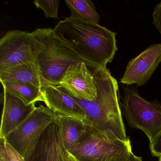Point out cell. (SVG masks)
Masks as SVG:
<instances>
[{"instance_id": "ffe728a7", "label": "cell", "mask_w": 161, "mask_h": 161, "mask_svg": "<svg viewBox=\"0 0 161 161\" xmlns=\"http://www.w3.org/2000/svg\"><path fill=\"white\" fill-rule=\"evenodd\" d=\"M150 149L153 156L159 157L161 155V131L153 142L150 143Z\"/></svg>"}, {"instance_id": "603a6c76", "label": "cell", "mask_w": 161, "mask_h": 161, "mask_svg": "<svg viewBox=\"0 0 161 161\" xmlns=\"http://www.w3.org/2000/svg\"><path fill=\"white\" fill-rule=\"evenodd\" d=\"M66 161H78L74 157L72 156L69 152L67 151V156Z\"/></svg>"}, {"instance_id": "8992f818", "label": "cell", "mask_w": 161, "mask_h": 161, "mask_svg": "<svg viewBox=\"0 0 161 161\" xmlns=\"http://www.w3.org/2000/svg\"><path fill=\"white\" fill-rule=\"evenodd\" d=\"M59 115L54 111L40 104L29 118L8 135L6 141L28 161L33 153L41 136Z\"/></svg>"}, {"instance_id": "cb8c5ba5", "label": "cell", "mask_w": 161, "mask_h": 161, "mask_svg": "<svg viewBox=\"0 0 161 161\" xmlns=\"http://www.w3.org/2000/svg\"><path fill=\"white\" fill-rule=\"evenodd\" d=\"M158 158H159V161H161V156H159V157H158Z\"/></svg>"}, {"instance_id": "277c9868", "label": "cell", "mask_w": 161, "mask_h": 161, "mask_svg": "<svg viewBox=\"0 0 161 161\" xmlns=\"http://www.w3.org/2000/svg\"><path fill=\"white\" fill-rule=\"evenodd\" d=\"M67 151L78 161H126L131 145L120 140L111 130L87 125L85 133Z\"/></svg>"}, {"instance_id": "2e32d148", "label": "cell", "mask_w": 161, "mask_h": 161, "mask_svg": "<svg viewBox=\"0 0 161 161\" xmlns=\"http://www.w3.org/2000/svg\"><path fill=\"white\" fill-rule=\"evenodd\" d=\"M58 127L59 125L57 120L48 128L41 136L33 153L28 161H51L55 135Z\"/></svg>"}, {"instance_id": "30bf717a", "label": "cell", "mask_w": 161, "mask_h": 161, "mask_svg": "<svg viewBox=\"0 0 161 161\" xmlns=\"http://www.w3.org/2000/svg\"><path fill=\"white\" fill-rule=\"evenodd\" d=\"M36 103L27 105L18 98L3 90V108L0 139H4L22 124L36 108Z\"/></svg>"}, {"instance_id": "9c48e42d", "label": "cell", "mask_w": 161, "mask_h": 161, "mask_svg": "<svg viewBox=\"0 0 161 161\" xmlns=\"http://www.w3.org/2000/svg\"><path fill=\"white\" fill-rule=\"evenodd\" d=\"M60 86L78 99L92 101L97 97L94 75L84 62L70 66L65 73Z\"/></svg>"}, {"instance_id": "7a4b0ae2", "label": "cell", "mask_w": 161, "mask_h": 161, "mask_svg": "<svg viewBox=\"0 0 161 161\" xmlns=\"http://www.w3.org/2000/svg\"><path fill=\"white\" fill-rule=\"evenodd\" d=\"M92 69L97 87L96 99L88 101L73 97L85 112L84 122L99 130H111L120 140L131 142L122 119L117 81L107 68Z\"/></svg>"}, {"instance_id": "5bb4252c", "label": "cell", "mask_w": 161, "mask_h": 161, "mask_svg": "<svg viewBox=\"0 0 161 161\" xmlns=\"http://www.w3.org/2000/svg\"><path fill=\"white\" fill-rule=\"evenodd\" d=\"M3 90L21 100L25 104L30 105L37 102H43L42 89L31 84L16 81H1Z\"/></svg>"}, {"instance_id": "4fadbf2b", "label": "cell", "mask_w": 161, "mask_h": 161, "mask_svg": "<svg viewBox=\"0 0 161 161\" xmlns=\"http://www.w3.org/2000/svg\"><path fill=\"white\" fill-rule=\"evenodd\" d=\"M57 121L64 146L69 150L85 133L87 125L81 119L64 116H59Z\"/></svg>"}, {"instance_id": "ac0fdd59", "label": "cell", "mask_w": 161, "mask_h": 161, "mask_svg": "<svg viewBox=\"0 0 161 161\" xmlns=\"http://www.w3.org/2000/svg\"><path fill=\"white\" fill-rule=\"evenodd\" d=\"M0 161H25L23 157L6 141L1 139Z\"/></svg>"}, {"instance_id": "7402d4cb", "label": "cell", "mask_w": 161, "mask_h": 161, "mask_svg": "<svg viewBox=\"0 0 161 161\" xmlns=\"http://www.w3.org/2000/svg\"><path fill=\"white\" fill-rule=\"evenodd\" d=\"M126 161H142V157L136 156L132 152L130 153L129 158Z\"/></svg>"}, {"instance_id": "8fae6325", "label": "cell", "mask_w": 161, "mask_h": 161, "mask_svg": "<svg viewBox=\"0 0 161 161\" xmlns=\"http://www.w3.org/2000/svg\"><path fill=\"white\" fill-rule=\"evenodd\" d=\"M42 92L44 103L59 116L85 119L84 110L61 86H47L42 88Z\"/></svg>"}, {"instance_id": "3957f363", "label": "cell", "mask_w": 161, "mask_h": 161, "mask_svg": "<svg viewBox=\"0 0 161 161\" xmlns=\"http://www.w3.org/2000/svg\"><path fill=\"white\" fill-rule=\"evenodd\" d=\"M31 37L42 88L47 86L60 85L69 67L83 62L54 37L53 29H37L31 33Z\"/></svg>"}, {"instance_id": "7c38bea8", "label": "cell", "mask_w": 161, "mask_h": 161, "mask_svg": "<svg viewBox=\"0 0 161 161\" xmlns=\"http://www.w3.org/2000/svg\"><path fill=\"white\" fill-rule=\"evenodd\" d=\"M0 80L31 84L42 89L40 72L35 62L0 69Z\"/></svg>"}, {"instance_id": "5b68a950", "label": "cell", "mask_w": 161, "mask_h": 161, "mask_svg": "<svg viewBox=\"0 0 161 161\" xmlns=\"http://www.w3.org/2000/svg\"><path fill=\"white\" fill-rule=\"evenodd\" d=\"M123 114L131 128L143 131L153 142L161 131V103L140 97L136 89L124 87Z\"/></svg>"}, {"instance_id": "ba28073f", "label": "cell", "mask_w": 161, "mask_h": 161, "mask_svg": "<svg viewBox=\"0 0 161 161\" xmlns=\"http://www.w3.org/2000/svg\"><path fill=\"white\" fill-rule=\"evenodd\" d=\"M161 63V44H154L132 59L120 82L128 86L145 84Z\"/></svg>"}, {"instance_id": "44dd1931", "label": "cell", "mask_w": 161, "mask_h": 161, "mask_svg": "<svg viewBox=\"0 0 161 161\" xmlns=\"http://www.w3.org/2000/svg\"><path fill=\"white\" fill-rule=\"evenodd\" d=\"M153 24L161 36V2L155 6L153 14Z\"/></svg>"}, {"instance_id": "e0dca14e", "label": "cell", "mask_w": 161, "mask_h": 161, "mask_svg": "<svg viewBox=\"0 0 161 161\" xmlns=\"http://www.w3.org/2000/svg\"><path fill=\"white\" fill-rule=\"evenodd\" d=\"M59 0H36L34 3L36 8L44 12L47 18L59 19L58 15Z\"/></svg>"}, {"instance_id": "6da1fadb", "label": "cell", "mask_w": 161, "mask_h": 161, "mask_svg": "<svg viewBox=\"0 0 161 161\" xmlns=\"http://www.w3.org/2000/svg\"><path fill=\"white\" fill-rule=\"evenodd\" d=\"M53 35L91 69L106 68L118 50L116 33L70 17L60 21Z\"/></svg>"}, {"instance_id": "52a82bcc", "label": "cell", "mask_w": 161, "mask_h": 161, "mask_svg": "<svg viewBox=\"0 0 161 161\" xmlns=\"http://www.w3.org/2000/svg\"><path fill=\"white\" fill-rule=\"evenodd\" d=\"M35 62L31 33L9 31L0 40V69Z\"/></svg>"}, {"instance_id": "9a60e30c", "label": "cell", "mask_w": 161, "mask_h": 161, "mask_svg": "<svg viewBox=\"0 0 161 161\" xmlns=\"http://www.w3.org/2000/svg\"><path fill=\"white\" fill-rule=\"evenodd\" d=\"M71 13L69 17L85 22L99 24L100 17L90 0H65Z\"/></svg>"}, {"instance_id": "d6986e66", "label": "cell", "mask_w": 161, "mask_h": 161, "mask_svg": "<svg viewBox=\"0 0 161 161\" xmlns=\"http://www.w3.org/2000/svg\"><path fill=\"white\" fill-rule=\"evenodd\" d=\"M67 156V151L64 146L59 127L55 135L53 152L50 161H66Z\"/></svg>"}]
</instances>
